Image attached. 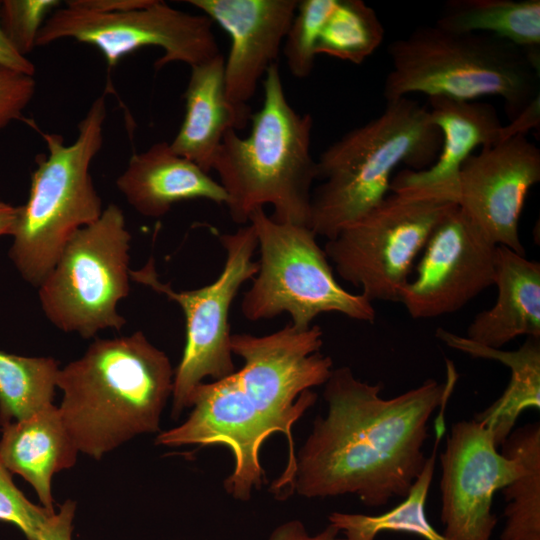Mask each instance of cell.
<instances>
[{
    "instance_id": "cell-1",
    "label": "cell",
    "mask_w": 540,
    "mask_h": 540,
    "mask_svg": "<svg viewBox=\"0 0 540 540\" xmlns=\"http://www.w3.org/2000/svg\"><path fill=\"white\" fill-rule=\"evenodd\" d=\"M322 344L317 325L298 329L288 323L263 336L231 334V351L243 366L223 379L199 384L188 418L159 432L155 444L226 446L235 463L224 488L233 498L247 501L265 482L261 446L270 435L282 433L288 460L271 491L286 496L296 468L292 427L315 404L317 394L311 389L323 385L333 370L332 359L320 352Z\"/></svg>"
},
{
    "instance_id": "cell-2",
    "label": "cell",
    "mask_w": 540,
    "mask_h": 540,
    "mask_svg": "<svg viewBox=\"0 0 540 540\" xmlns=\"http://www.w3.org/2000/svg\"><path fill=\"white\" fill-rule=\"evenodd\" d=\"M454 375L449 369L446 383L428 379L383 398L380 384L361 381L348 366L333 368L324 383L327 412L296 455L292 491L306 498L356 495L368 507L404 498L423 470L428 422L447 403Z\"/></svg>"
},
{
    "instance_id": "cell-3",
    "label": "cell",
    "mask_w": 540,
    "mask_h": 540,
    "mask_svg": "<svg viewBox=\"0 0 540 540\" xmlns=\"http://www.w3.org/2000/svg\"><path fill=\"white\" fill-rule=\"evenodd\" d=\"M167 355L141 331L97 339L80 358L60 368L58 407L79 452L96 460L134 437L160 431L173 390Z\"/></svg>"
},
{
    "instance_id": "cell-4",
    "label": "cell",
    "mask_w": 540,
    "mask_h": 540,
    "mask_svg": "<svg viewBox=\"0 0 540 540\" xmlns=\"http://www.w3.org/2000/svg\"><path fill=\"white\" fill-rule=\"evenodd\" d=\"M263 103L251 116V130L241 137L226 132L214 156L211 171L227 195L233 222H249L251 213L271 205V218L309 227L317 163L311 154L313 119L289 103L277 63L263 80Z\"/></svg>"
},
{
    "instance_id": "cell-5",
    "label": "cell",
    "mask_w": 540,
    "mask_h": 540,
    "mask_svg": "<svg viewBox=\"0 0 540 540\" xmlns=\"http://www.w3.org/2000/svg\"><path fill=\"white\" fill-rule=\"evenodd\" d=\"M441 141L428 108L408 97L387 102L378 117L345 133L316 160L321 183L312 190L309 228L334 238L388 195L400 164L429 167Z\"/></svg>"
},
{
    "instance_id": "cell-6",
    "label": "cell",
    "mask_w": 540,
    "mask_h": 540,
    "mask_svg": "<svg viewBox=\"0 0 540 540\" xmlns=\"http://www.w3.org/2000/svg\"><path fill=\"white\" fill-rule=\"evenodd\" d=\"M388 54L387 102L412 93L462 101L495 96L512 120L539 97L540 55L489 34L422 26L391 42Z\"/></svg>"
},
{
    "instance_id": "cell-7",
    "label": "cell",
    "mask_w": 540,
    "mask_h": 540,
    "mask_svg": "<svg viewBox=\"0 0 540 540\" xmlns=\"http://www.w3.org/2000/svg\"><path fill=\"white\" fill-rule=\"evenodd\" d=\"M106 115L102 95L78 124L70 145L58 134L41 132L48 154L36 158L28 200L19 206L9 250L16 269L33 286L39 287L69 239L104 210L90 166L103 145Z\"/></svg>"
},
{
    "instance_id": "cell-8",
    "label": "cell",
    "mask_w": 540,
    "mask_h": 540,
    "mask_svg": "<svg viewBox=\"0 0 540 540\" xmlns=\"http://www.w3.org/2000/svg\"><path fill=\"white\" fill-rule=\"evenodd\" d=\"M248 223L254 228L260 258L258 272L241 303L246 319L258 321L288 313L292 326L307 329L318 315L335 312L374 322L372 302L361 293L348 292L336 281L316 234L308 226L277 222L264 208L254 210Z\"/></svg>"
},
{
    "instance_id": "cell-9",
    "label": "cell",
    "mask_w": 540,
    "mask_h": 540,
    "mask_svg": "<svg viewBox=\"0 0 540 540\" xmlns=\"http://www.w3.org/2000/svg\"><path fill=\"white\" fill-rule=\"evenodd\" d=\"M130 240L124 213L113 203L69 239L38 287L42 310L55 327L91 338L125 326L117 309L130 289Z\"/></svg>"
},
{
    "instance_id": "cell-10",
    "label": "cell",
    "mask_w": 540,
    "mask_h": 540,
    "mask_svg": "<svg viewBox=\"0 0 540 540\" xmlns=\"http://www.w3.org/2000/svg\"><path fill=\"white\" fill-rule=\"evenodd\" d=\"M323 248L336 273L374 300L400 302L416 256L455 205L430 192L393 190Z\"/></svg>"
},
{
    "instance_id": "cell-11",
    "label": "cell",
    "mask_w": 540,
    "mask_h": 540,
    "mask_svg": "<svg viewBox=\"0 0 540 540\" xmlns=\"http://www.w3.org/2000/svg\"><path fill=\"white\" fill-rule=\"evenodd\" d=\"M219 240L226 254L223 270L214 282L201 288L174 290L159 279L152 257L142 268L130 270L132 280L177 303L185 316V346L174 370L171 395L173 419L191 407L192 393L206 377L216 381L236 371L229 311L241 286L258 272V262L252 259L258 243L249 223L234 233L221 234Z\"/></svg>"
},
{
    "instance_id": "cell-12",
    "label": "cell",
    "mask_w": 540,
    "mask_h": 540,
    "mask_svg": "<svg viewBox=\"0 0 540 540\" xmlns=\"http://www.w3.org/2000/svg\"><path fill=\"white\" fill-rule=\"evenodd\" d=\"M212 25L203 14H190L159 0L105 14L65 7L57 8L46 19L36 46L74 39L96 47L109 68L140 48L157 46L163 55L155 62L156 70L173 62L192 67L220 54Z\"/></svg>"
},
{
    "instance_id": "cell-13",
    "label": "cell",
    "mask_w": 540,
    "mask_h": 540,
    "mask_svg": "<svg viewBox=\"0 0 540 540\" xmlns=\"http://www.w3.org/2000/svg\"><path fill=\"white\" fill-rule=\"evenodd\" d=\"M497 448L485 425L475 420L452 425L440 454V519L446 539L491 540L498 522L493 496L519 472L516 460Z\"/></svg>"
},
{
    "instance_id": "cell-14",
    "label": "cell",
    "mask_w": 540,
    "mask_h": 540,
    "mask_svg": "<svg viewBox=\"0 0 540 540\" xmlns=\"http://www.w3.org/2000/svg\"><path fill=\"white\" fill-rule=\"evenodd\" d=\"M496 247L455 205L431 233L416 277L401 290L400 303L414 319L458 311L494 285Z\"/></svg>"
},
{
    "instance_id": "cell-15",
    "label": "cell",
    "mask_w": 540,
    "mask_h": 540,
    "mask_svg": "<svg viewBox=\"0 0 540 540\" xmlns=\"http://www.w3.org/2000/svg\"><path fill=\"white\" fill-rule=\"evenodd\" d=\"M540 181V150L525 134L481 148L462 165L456 203L492 244L525 256L519 221L530 189Z\"/></svg>"
},
{
    "instance_id": "cell-16",
    "label": "cell",
    "mask_w": 540,
    "mask_h": 540,
    "mask_svg": "<svg viewBox=\"0 0 540 540\" xmlns=\"http://www.w3.org/2000/svg\"><path fill=\"white\" fill-rule=\"evenodd\" d=\"M229 35L224 64L226 95L248 122V104L282 50L298 0H188Z\"/></svg>"
},
{
    "instance_id": "cell-17",
    "label": "cell",
    "mask_w": 540,
    "mask_h": 540,
    "mask_svg": "<svg viewBox=\"0 0 540 540\" xmlns=\"http://www.w3.org/2000/svg\"><path fill=\"white\" fill-rule=\"evenodd\" d=\"M429 104L431 120L441 133L439 153L429 167L397 174L391 181L390 190H421L456 203L462 165L476 148L491 146L504 139V125L495 108L488 103L432 97Z\"/></svg>"
},
{
    "instance_id": "cell-18",
    "label": "cell",
    "mask_w": 540,
    "mask_h": 540,
    "mask_svg": "<svg viewBox=\"0 0 540 540\" xmlns=\"http://www.w3.org/2000/svg\"><path fill=\"white\" fill-rule=\"evenodd\" d=\"M116 186L139 214L158 218L175 203L205 199L226 204L227 195L218 181L198 165L175 153L161 141L134 153Z\"/></svg>"
},
{
    "instance_id": "cell-19",
    "label": "cell",
    "mask_w": 540,
    "mask_h": 540,
    "mask_svg": "<svg viewBox=\"0 0 540 540\" xmlns=\"http://www.w3.org/2000/svg\"><path fill=\"white\" fill-rule=\"evenodd\" d=\"M495 264L496 302L474 317L465 337L495 349L519 336L540 338V263L497 246Z\"/></svg>"
},
{
    "instance_id": "cell-20",
    "label": "cell",
    "mask_w": 540,
    "mask_h": 540,
    "mask_svg": "<svg viewBox=\"0 0 540 540\" xmlns=\"http://www.w3.org/2000/svg\"><path fill=\"white\" fill-rule=\"evenodd\" d=\"M79 450L54 404L33 416L2 426L0 461L33 487L44 508L54 512V474L71 468Z\"/></svg>"
},
{
    "instance_id": "cell-21",
    "label": "cell",
    "mask_w": 540,
    "mask_h": 540,
    "mask_svg": "<svg viewBox=\"0 0 540 540\" xmlns=\"http://www.w3.org/2000/svg\"><path fill=\"white\" fill-rule=\"evenodd\" d=\"M225 58L213 59L190 67L184 93L185 114L170 142L172 150L211 172L214 156L230 129H243L248 121L229 102L224 78Z\"/></svg>"
},
{
    "instance_id": "cell-22",
    "label": "cell",
    "mask_w": 540,
    "mask_h": 540,
    "mask_svg": "<svg viewBox=\"0 0 540 540\" xmlns=\"http://www.w3.org/2000/svg\"><path fill=\"white\" fill-rule=\"evenodd\" d=\"M435 335L453 349L474 358L499 361L510 369V381L502 395L473 419L491 430L500 447L523 411L540 409V338L527 337L517 350L503 351L477 344L443 328H438Z\"/></svg>"
},
{
    "instance_id": "cell-23",
    "label": "cell",
    "mask_w": 540,
    "mask_h": 540,
    "mask_svg": "<svg viewBox=\"0 0 540 540\" xmlns=\"http://www.w3.org/2000/svg\"><path fill=\"white\" fill-rule=\"evenodd\" d=\"M457 33H483L540 55L539 0H450L436 21Z\"/></svg>"
},
{
    "instance_id": "cell-24",
    "label": "cell",
    "mask_w": 540,
    "mask_h": 540,
    "mask_svg": "<svg viewBox=\"0 0 540 540\" xmlns=\"http://www.w3.org/2000/svg\"><path fill=\"white\" fill-rule=\"evenodd\" d=\"M516 460L517 476L501 491L506 501L500 540H540V424L513 429L500 445Z\"/></svg>"
},
{
    "instance_id": "cell-25",
    "label": "cell",
    "mask_w": 540,
    "mask_h": 540,
    "mask_svg": "<svg viewBox=\"0 0 540 540\" xmlns=\"http://www.w3.org/2000/svg\"><path fill=\"white\" fill-rule=\"evenodd\" d=\"M441 435L437 433L432 454L401 503L378 515L335 511L329 515V523L339 529L345 540H375L387 531L410 533L425 540H448L428 521L425 509Z\"/></svg>"
},
{
    "instance_id": "cell-26",
    "label": "cell",
    "mask_w": 540,
    "mask_h": 540,
    "mask_svg": "<svg viewBox=\"0 0 540 540\" xmlns=\"http://www.w3.org/2000/svg\"><path fill=\"white\" fill-rule=\"evenodd\" d=\"M59 369L51 357L0 350V425L25 420L52 405Z\"/></svg>"
},
{
    "instance_id": "cell-27",
    "label": "cell",
    "mask_w": 540,
    "mask_h": 540,
    "mask_svg": "<svg viewBox=\"0 0 540 540\" xmlns=\"http://www.w3.org/2000/svg\"><path fill=\"white\" fill-rule=\"evenodd\" d=\"M384 34L377 13L364 1L337 0L321 28L315 53L361 64L381 45Z\"/></svg>"
},
{
    "instance_id": "cell-28",
    "label": "cell",
    "mask_w": 540,
    "mask_h": 540,
    "mask_svg": "<svg viewBox=\"0 0 540 540\" xmlns=\"http://www.w3.org/2000/svg\"><path fill=\"white\" fill-rule=\"evenodd\" d=\"M337 0H298L282 52L292 76L303 79L313 68L321 28Z\"/></svg>"
},
{
    "instance_id": "cell-29",
    "label": "cell",
    "mask_w": 540,
    "mask_h": 540,
    "mask_svg": "<svg viewBox=\"0 0 540 540\" xmlns=\"http://www.w3.org/2000/svg\"><path fill=\"white\" fill-rule=\"evenodd\" d=\"M60 6L58 0H4L0 3V27L10 46L26 57L50 14Z\"/></svg>"
},
{
    "instance_id": "cell-30",
    "label": "cell",
    "mask_w": 540,
    "mask_h": 540,
    "mask_svg": "<svg viewBox=\"0 0 540 540\" xmlns=\"http://www.w3.org/2000/svg\"><path fill=\"white\" fill-rule=\"evenodd\" d=\"M54 512L29 501L16 487L10 472L0 461L1 521L16 525L28 540H37L42 526Z\"/></svg>"
},
{
    "instance_id": "cell-31",
    "label": "cell",
    "mask_w": 540,
    "mask_h": 540,
    "mask_svg": "<svg viewBox=\"0 0 540 540\" xmlns=\"http://www.w3.org/2000/svg\"><path fill=\"white\" fill-rule=\"evenodd\" d=\"M35 88L32 75L0 64V130L22 117Z\"/></svg>"
},
{
    "instance_id": "cell-32",
    "label": "cell",
    "mask_w": 540,
    "mask_h": 540,
    "mask_svg": "<svg viewBox=\"0 0 540 540\" xmlns=\"http://www.w3.org/2000/svg\"><path fill=\"white\" fill-rule=\"evenodd\" d=\"M76 503L66 500L59 512H54L42 526L37 540H72V522Z\"/></svg>"
},
{
    "instance_id": "cell-33",
    "label": "cell",
    "mask_w": 540,
    "mask_h": 540,
    "mask_svg": "<svg viewBox=\"0 0 540 540\" xmlns=\"http://www.w3.org/2000/svg\"><path fill=\"white\" fill-rule=\"evenodd\" d=\"M340 534L339 529L329 523L321 532L310 535L300 520L292 519L275 527L268 540H345Z\"/></svg>"
},
{
    "instance_id": "cell-34",
    "label": "cell",
    "mask_w": 540,
    "mask_h": 540,
    "mask_svg": "<svg viewBox=\"0 0 540 540\" xmlns=\"http://www.w3.org/2000/svg\"><path fill=\"white\" fill-rule=\"evenodd\" d=\"M152 0H69L66 7L94 13H117L148 5Z\"/></svg>"
},
{
    "instance_id": "cell-35",
    "label": "cell",
    "mask_w": 540,
    "mask_h": 540,
    "mask_svg": "<svg viewBox=\"0 0 540 540\" xmlns=\"http://www.w3.org/2000/svg\"><path fill=\"white\" fill-rule=\"evenodd\" d=\"M1 3V1H0ZM0 64L11 69L34 76L35 66L27 57L18 54L4 37L0 27Z\"/></svg>"
},
{
    "instance_id": "cell-36",
    "label": "cell",
    "mask_w": 540,
    "mask_h": 540,
    "mask_svg": "<svg viewBox=\"0 0 540 540\" xmlns=\"http://www.w3.org/2000/svg\"><path fill=\"white\" fill-rule=\"evenodd\" d=\"M19 206L0 202V236L13 234L18 218Z\"/></svg>"
}]
</instances>
